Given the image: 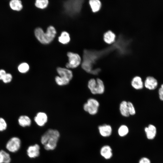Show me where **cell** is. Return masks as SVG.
Returning a JSON list of instances; mask_svg holds the SVG:
<instances>
[{
  "label": "cell",
  "mask_w": 163,
  "mask_h": 163,
  "mask_svg": "<svg viewBox=\"0 0 163 163\" xmlns=\"http://www.w3.org/2000/svg\"><path fill=\"white\" fill-rule=\"evenodd\" d=\"M60 136L59 132L58 130L49 129L41 136V142L46 150H53L56 147Z\"/></svg>",
  "instance_id": "1"
},
{
  "label": "cell",
  "mask_w": 163,
  "mask_h": 163,
  "mask_svg": "<svg viewBox=\"0 0 163 163\" xmlns=\"http://www.w3.org/2000/svg\"><path fill=\"white\" fill-rule=\"evenodd\" d=\"M56 33L55 28L52 26L47 28L46 33L40 27L36 28L34 30L35 35L37 39L40 43L45 44L51 43L55 37Z\"/></svg>",
  "instance_id": "2"
},
{
  "label": "cell",
  "mask_w": 163,
  "mask_h": 163,
  "mask_svg": "<svg viewBox=\"0 0 163 163\" xmlns=\"http://www.w3.org/2000/svg\"><path fill=\"white\" fill-rule=\"evenodd\" d=\"M83 0H71L65 1L63 7L65 12L69 15H74L78 13L81 10Z\"/></svg>",
  "instance_id": "3"
},
{
  "label": "cell",
  "mask_w": 163,
  "mask_h": 163,
  "mask_svg": "<svg viewBox=\"0 0 163 163\" xmlns=\"http://www.w3.org/2000/svg\"><path fill=\"white\" fill-rule=\"evenodd\" d=\"M99 103L96 99L90 98L83 105V109L85 111L91 115L96 114L98 111Z\"/></svg>",
  "instance_id": "4"
},
{
  "label": "cell",
  "mask_w": 163,
  "mask_h": 163,
  "mask_svg": "<svg viewBox=\"0 0 163 163\" xmlns=\"http://www.w3.org/2000/svg\"><path fill=\"white\" fill-rule=\"evenodd\" d=\"M67 56L68 57L69 62L66 65L67 68H75L81 64V59L78 54L70 52L67 53Z\"/></svg>",
  "instance_id": "5"
},
{
  "label": "cell",
  "mask_w": 163,
  "mask_h": 163,
  "mask_svg": "<svg viewBox=\"0 0 163 163\" xmlns=\"http://www.w3.org/2000/svg\"><path fill=\"white\" fill-rule=\"evenodd\" d=\"M21 145V141L18 137H14L11 138L6 145V149L11 152H15L20 149Z\"/></svg>",
  "instance_id": "6"
},
{
  "label": "cell",
  "mask_w": 163,
  "mask_h": 163,
  "mask_svg": "<svg viewBox=\"0 0 163 163\" xmlns=\"http://www.w3.org/2000/svg\"><path fill=\"white\" fill-rule=\"evenodd\" d=\"M98 129L99 134L103 137H108L112 133V127L109 124H104L100 125L98 126Z\"/></svg>",
  "instance_id": "7"
},
{
  "label": "cell",
  "mask_w": 163,
  "mask_h": 163,
  "mask_svg": "<svg viewBox=\"0 0 163 163\" xmlns=\"http://www.w3.org/2000/svg\"><path fill=\"white\" fill-rule=\"evenodd\" d=\"M100 153L101 156L106 160L110 159L113 156L112 148L108 145H104L101 147Z\"/></svg>",
  "instance_id": "8"
},
{
  "label": "cell",
  "mask_w": 163,
  "mask_h": 163,
  "mask_svg": "<svg viewBox=\"0 0 163 163\" xmlns=\"http://www.w3.org/2000/svg\"><path fill=\"white\" fill-rule=\"evenodd\" d=\"M40 145L37 144L29 146L27 150V154L30 158H34L39 156L40 154Z\"/></svg>",
  "instance_id": "9"
},
{
  "label": "cell",
  "mask_w": 163,
  "mask_h": 163,
  "mask_svg": "<svg viewBox=\"0 0 163 163\" xmlns=\"http://www.w3.org/2000/svg\"><path fill=\"white\" fill-rule=\"evenodd\" d=\"M57 72L61 77L70 81L73 78L72 72L67 68L59 67L56 69Z\"/></svg>",
  "instance_id": "10"
},
{
  "label": "cell",
  "mask_w": 163,
  "mask_h": 163,
  "mask_svg": "<svg viewBox=\"0 0 163 163\" xmlns=\"http://www.w3.org/2000/svg\"><path fill=\"white\" fill-rule=\"evenodd\" d=\"M144 85L146 88L150 90H153L157 87L158 82L155 78L149 76L146 77Z\"/></svg>",
  "instance_id": "11"
},
{
  "label": "cell",
  "mask_w": 163,
  "mask_h": 163,
  "mask_svg": "<svg viewBox=\"0 0 163 163\" xmlns=\"http://www.w3.org/2000/svg\"><path fill=\"white\" fill-rule=\"evenodd\" d=\"M48 120L46 114L43 112H38L34 118V120L38 126H42L46 123Z\"/></svg>",
  "instance_id": "12"
},
{
  "label": "cell",
  "mask_w": 163,
  "mask_h": 163,
  "mask_svg": "<svg viewBox=\"0 0 163 163\" xmlns=\"http://www.w3.org/2000/svg\"><path fill=\"white\" fill-rule=\"evenodd\" d=\"M147 138L149 140H152L155 137L157 133L156 127L152 124H149L144 128Z\"/></svg>",
  "instance_id": "13"
},
{
  "label": "cell",
  "mask_w": 163,
  "mask_h": 163,
  "mask_svg": "<svg viewBox=\"0 0 163 163\" xmlns=\"http://www.w3.org/2000/svg\"><path fill=\"white\" fill-rule=\"evenodd\" d=\"M131 84L134 89L139 90L142 89L143 87L144 84L141 78L139 76H136L132 79Z\"/></svg>",
  "instance_id": "14"
},
{
  "label": "cell",
  "mask_w": 163,
  "mask_h": 163,
  "mask_svg": "<svg viewBox=\"0 0 163 163\" xmlns=\"http://www.w3.org/2000/svg\"><path fill=\"white\" fill-rule=\"evenodd\" d=\"M18 122L20 125L23 127L30 126L31 123L30 118L25 115L21 116L18 119Z\"/></svg>",
  "instance_id": "15"
},
{
  "label": "cell",
  "mask_w": 163,
  "mask_h": 163,
  "mask_svg": "<svg viewBox=\"0 0 163 163\" xmlns=\"http://www.w3.org/2000/svg\"><path fill=\"white\" fill-rule=\"evenodd\" d=\"M120 110L123 116L125 117L129 116L127 102L123 101L121 102L120 105Z\"/></svg>",
  "instance_id": "16"
},
{
  "label": "cell",
  "mask_w": 163,
  "mask_h": 163,
  "mask_svg": "<svg viewBox=\"0 0 163 163\" xmlns=\"http://www.w3.org/2000/svg\"><path fill=\"white\" fill-rule=\"evenodd\" d=\"M10 8L13 10L19 11L22 9L23 6L21 1L19 0H12L10 3Z\"/></svg>",
  "instance_id": "17"
},
{
  "label": "cell",
  "mask_w": 163,
  "mask_h": 163,
  "mask_svg": "<svg viewBox=\"0 0 163 163\" xmlns=\"http://www.w3.org/2000/svg\"><path fill=\"white\" fill-rule=\"evenodd\" d=\"M115 34L112 31H109L104 35V40L107 43L111 44L113 42L115 39Z\"/></svg>",
  "instance_id": "18"
},
{
  "label": "cell",
  "mask_w": 163,
  "mask_h": 163,
  "mask_svg": "<svg viewBox=\"0 0 163 163\" xmlns=\"http://www.w3.org/2000/svg\"><path fill=\"white\" fill-rule=\"evenodd\" d=\"M70 40L69 34L65 31L62 32L58 38L59 42L63 44H67L69 42Z\"/></svg>",
  "instance_id": "19"
},
{
  "label": "cell",
  "mask_w": 163,
  "mask_h": 163,
  "mask_svg": "<svg viewBox=\"0 0 163 163\" xmlns=\"http://www.w3.org/2000/svg\"><path fill=\"white\" fill-rule=\"evenodd\" d=\"M129 129L128 127L126 125H122L120 126L117 130L118 135L120 137H123L127 136L129 133Z\"/></svg>",
  "instance_id": "20"
},
{
  "label": "cell",
  "mask_w": 163,
  "mask_h": 163,
  "mask_svg": "<svg viewBox=\"0 0 163 163\" xmlns=\"http://www.w3.org/2000/svg\"><path fill=\"white\" fill-rule=\"evenodd\" d=\"M89 3L93 12L98 11L101 6V2L98 0H91L89 2Z\"/></svg>",
  "instance_id": "21"
},
{
  "label": "cell",
  "mask_w": 163,
  "mask_h": 163,
  "mask_svg": "<svg viewBox=\"0 0 163 163\" xmlns=\"http://www.w3.org/2000/svg\"><path fill=\"white\" fill-rule=\"evenodd\" d=\"M96 80L97 82L96 94H102L104 92L105 90L104 82L101 79L99 78H97Z\"/></svg>",
  "instance_id": "22"
},
{
  "label": "cell",
  "mask_w": 163,
  "mask_h": 163,
  "mask_svg": "<svg viewBox=\"0 0 163 163\" xmlns=\"http://www.w3.org/2000/svg\"><path fill=\"white\" fill-rule=\"evenodd\" d=\"M88 86L91 92L93 94H96V91L97 88L96 80L91 78L88 82Z\"/></svg>",
  "instance_id": "23"
},
{
  "label": "cell",
  "mask_w": 163,
  "mask_h": 163,
  "mask_svg": "<svg viewBox=\"0 0 163 163\" xmlns=\"http://www.w3.org/2000/svg\"><path fill=\"white\" fill-rule=\"evenodd\" d=\"M48 3L49 1L47 0H37L35 5L37 8L43 9L47 7Z\"/></svg>",
  "instance_id": "24"
},
{
  "label": "cell",
  "mask_w": 163,
  "mask_h": 163,
  "mask_svg": "<svg viewBox=\"0 0 163 163\" xmlns=\"http://www.w3.org/2000/svg\"><path fill=\"white\" fill-rule=\"evenodd\" d=\"M55 81L56 83L59 86H63L68 85L70 81L63 78L59 76H56L55 78Z\"/></svg>",
  "instance_id": "25"
},
{
  "label": "cell",
  "mask_w": 163,
  "mask_h": 163,
  "mask_svg": "<svg viewBox=\"0 0 163 163\" xmlns=\"http://www.w3.org/2000/svg\"><path fill=\"white\" fill-rule=\"evenodd\" d=\"M3 158V163H10L11 161V158L10 155L3 150L0 151Z\"/></svg>",
  "instance_id": "26"
},
{
  "label": "cell",
  "mask_w": 163,
  "mask_h": 163,
  "mask_svg": "<svg viewBox=\"0 0 163 163\" xmlns=\"http://www.w3.org/2000/svg\"><path fill=\"white\" fill-rule=\"evenodd\" d=\"M18 69L20 72L25 73L27 72L29 70V66L27 63L23 62L19 65Z\"/></svg>",
  "instance_id": "27"
},
{
  "label": "cell",
  "mask_w": 163,
  "mask_h": 163,
  "mask_svg": "<svg viewBox=\"0 0 163 163\" xmlns=\"http://www.w3.org/2000/svg\"><path fill=\"white\" fill-rule=\"evenodd\" d=\"M127 105L129 115H133L135 114L136 110L133 104L130 102H128Z\"/></svg>",
  "instance_id": "28"
},
{
  "label": "cell",
  "mask_w": 163,
  "mask_h": 163,
  "mask_svg": "<svg viewBox=\"0 0 163 163\" xmlns=\"http://www.w3.org/2000/svg\"><path fill=\"white\" fill-rule=\"evenodd\" d=\"M7 128V124L5 120L0 117V131L5 130Z\"/></svg>",
  "instance_id": "29"
},
{
  "label": "cell",
  "mask_w": 163,
  "mask_h": 163,
  "mask_svg": "<svg viewBox=\"0 0 163 163\" xmlns=\"http://www.w3.org/2000/svg\"><path fill=\"white\" fill-rule=\"evenodd\" d=\"M12 79V75L10 73H6L2 80L4 82L8 83L10 82Z\"/></svg>",
  "instance_id": "30"
},
{
  "label": "cell",
  "mask_w": 163,
  "mask_h": 163,
  "mask_svg": "<svg viewBox=\"0 0 163 163\" xmlns=\"http://www.w3.org/2000/svg\"><path fill=\"white\" fill-rule=\"evenodd\" d=\"M158 93L160 99L163 101V84L161 85L159 89Z\"/></svg>",
  "instance_id": "31"
},
{
  "label": "cell",
  "mask_w": 163,
  "mask_h": 163,
  "mask_svg": "<svg viewBox=\"0 0 163 163\" xmlns=\"http://www.w3.org/2000/svg\"><path fill=\"white\" fill-rule=\"evenodd\" d=\"M138 163H151L150 160L147 157H142L139 160Z\"/></svg>",
  "instance_id": "32"
},
{
  "label": "cell",
  "mask_w": 163,
  "mask_h": 163,
  "mask_svg": "<svg viewBox=\"0 0 163 163\" xmlns=\"http://www.w3.org/2000/svg\"><path fill=\"white\" fill-rule=\"evenodd\" d=\"M6 73L5 71L4 70H0V80H2Z\"/></svg>",
  "instance_id": "33"
},
{
  "label": "cell",
  "mask_w": 163,
  "mask_h": 163,
  "mask_svg": "<svg viewBox=\"0 0 163 163\" xmlns=\"http://www.w3.org/2000/svg\"><path fill=\"white\" fill-rule=\"evenodd\" d=\"M100 70L99 69H93L91 73L94 75H97L99 72Z\"/></svg>",
  "instance_id": "34"
},
{
  "label": "cell",
  "mask_w": 163,
  "mask_h": 163,
  "mask_svg": "<svg viewBox=\"0 0 163 163\" xmlns=\"http://www.w3.org/2000/svg\"><path fill=\"white\" fill-rule=\"evenodd\" d=\"M0 163H3V160L2 156L0 153Z\"/></svg>",
  "instance_id": "35"
}]
</instances>
